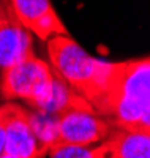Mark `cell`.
<instances>
[{
	"mask_svg": "<svg viewBox=\"0 0 150 158\" xmlns=\"http://www.w3.org/2000/svg\"><path fill=\"white\" fill-rule=\"evenodd\" d=\"M52 79L49 63L33 56L2 71L0 94L5 100H24L36 109L49 94Z\"/></svg>",
	"mask_w": 150,
	"mask_h": 158,
	"instance_id": "obj_3",
	"label": "cell"
},
{
	"mask_svg": "<svg viewBox=\"0 0 150 158\" xmlns=\"http://www.w3.org/2000/svg\"><path fill=\"white\" fill-rule=\"evenodd\" d=\"M103 117L112 128L150 135V60L122 62Z\"/></svg>",
	"mask_w": 150,
	"mask_h": 158,
	"instance_id": "obj_2",
	"label": "cell"
},
{
	"mask_svg": "<svg viewBox=\"0 0 150 158\" xmlns=\"http://www.w3.org/2000/svg\"><path fill=\"white\" fill-rule=\"evenodd\" d=\"M11 114V101L0 106V156L3 155V146H5V133H6V123Z\"/></svg>",
	"mask_w": 150,
	"mask_h": 158,
	"instance_id": "obj_10",
	"label": "cell"
},
{
	"mask_svg": "<svg viewBox=\"0 0 150 158\" xmlns=\"http://www.w3.org/2000/svg\"><path fill=\"white\" fill-rule=\"evenodd\" d=\"M107 141L109 158H150V135L112 128Z\"/></svg>",
	"mask_w": 150,
	"mask_h": 158,
	"instance_id": "obj_8",
	"label": "cell"
},
{
	"mask_svg": "<svg viewBox=\"0 0 150 158\" xmlns=\"http://www.w3.org/2000/svg\"><path fill=\"white\" fill-rule=\"evenodd\" d=\"M33 56L32 33L21 25L8 0H0V71Z\"/></svg>",
	"mask_w": 150,
	"mask_h": 158,
	"instance_id": "obj_5",
	"label": "cell"
},
{
	"mask_svg": "<svg viewBox=\"0 0 150 158\" xmlns=\"http://www.w3.org/2000/svg\"><path fill=\"white\" fill-rule=\"evenodd\" d=\"M3 155L15 158H44L46 155L32 130L30 112L16 103H11V114L5 133Z\"/></svg>",
	"mask_w": 150,
	"mask_h": 158,
	"instance_id": "obj_7",
	"label": "cell"
},
{
	"mask_svg": "<svg viewBox=\"0 0 150 158\" xmlns=\"http://www.w3.org/2000/svg\"><path fill=\"white\" fill-rule=\"evenodd\" d=\"M48 158H109V141L90 147L57 144L48 150Z\"/></svg>",
	"mask_w": 150,
	"mask_h": 158,
	"instance_id": "obj_9",
	"label": "cell"
},
{
	"mask_svg": "<svg viewBox=\"0 0 150 158\" xmlns=\"http://www.w3.org/2000/svg\"><path fill=\"white\" fill-rule=\"evenodd\" d=\"M21 25L48 41L52 36H71L54 10L51 0H8Z\"/></svg>",
	"mask_w": 150,
	"mask_h": 158,
	"instance_id": "obj_6",
	"label": "cell"
},
{
	"mask_svg": "<svg viewBox=\"0 0 150 158\" xmlns=\"http://www.w3.org/2000/svg\"><path fill=\"white\" fill-rule=\"evenodd\" d=\"M111 131V123L95 111H70L57 115V144L90 147L106 141Z\"/></svg>",
	"mask_w": 150,
	"mask_h": 158,
	"instance_id": "obj_4",
	"label": "cell"
},
{
	"mask_svg": "<svg viewBox=\"0 0 150 158\" xmlns=\"http://www.w3.org/2000/svg\"><path fill=\"white\" fill-rule=\"evenodd\" d=\"M0 158H15V156H10V155H2Z\"/></svg>",
	"mask_w": 150,
	"mask_h": 158,
	"instance_id": "obj_11",
	"label": "cell"
},
{
	"mask_svg": "<svg viewBox=\"0 0 150 158\" xmlns=\"http://www.w3.org/2000/svg\"><path fill=\"white\" fill-rule=\"evenodd\" d=\"M48 54L49 67L103 117L122 62H107L90 56L71 36L49 38Z\"/></svg>",
	"mask_w": 150,
	"mask_h": 158,
	"instance_id": "obj_1",
	"label": "cell"
}]
</instances>
